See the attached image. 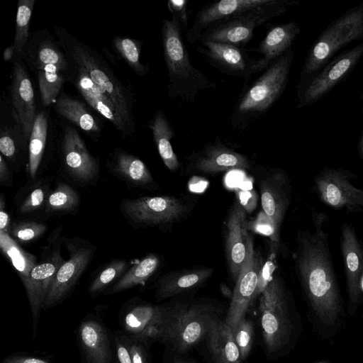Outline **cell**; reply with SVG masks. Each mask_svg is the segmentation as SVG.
I'll use <instances>...</instances> for the list:
<instances>
[{
	"instance_id": "1",
	"label": "cell",
	"mask_w": 363,
	"mask_h": 363,
	"mask_svg": "<svg viewBox=\"0 0 363 363\" xmlns=\"http://www.w3.org/2000/svg\"><path fill=\"white\" fill-rule=\"evenodd\" d=\"M54 32L67 59V81L123 137L133 134L135 123L130 90L118 79L95 50L62 27H55Z\"/></svg>"
},
{
	"instance_id": "2",
	"label": "cell",
	"mask_w": 363,
	"mask_h": 363,
	"mask_svg": "<svg viewBox=\"0 0 363 363\" xmlns=\"http://www.w3.org/2000/svg\"><path fill=\"white\" fill-rule=\"evenodd\" d=\"M328 218L315 213V232L300 231L294 254L297 276L313 310L320 320L335 325L341 311V298L328 245V234L323 229Z\"/></svg>"
},
{
	"instance_id": "3",
	"label": "cell",
	"mask_w": 363,
	"mask_h": 363,
	"mask_svg": "<svg viewBox=\"0 0 363 363\" xmlns=\"http://www.w3.org/2000/svg\"><path fill=\"white\" fill-rule=\"evenodd\" d=\"M294 55L291 48L270 64L250 86L242 89L230 118L233 129L245 130L279 99L287 86Z\"/></svg>"
},
{
	"instance_id": "4",
	"label": "cell",
	"mask_w": 363,
	"mask_h": 363,
	"mask_svg": "<svg viewBox=\"0 0 363 363\" xmlns=\"http://www.w3.org/2000/svg\"><path fill=\"white\" fill-rule=\"evenodd\" d=\"M182 29L175 19H165L162 22V47L169 79L167 94L169 98H179L191 104L201 91L216 89L218 84L191 64Z\"/></svg>"
},
{
	"instance_id": "5",
	"label": "cell",
	"mask_w": 363,
	"mask_h": 363,
	"mask_svg": "<svg viewBox=\"0 0 363 363\" xmlns=\"http://www.w3.org/2000/svg\"><path fill=\"white\" fill-rule=\"evenodd\" d=\"M21 57L37 77L43 106H48L67 81L68 62L64 50L57 39L42 30L29 38Z\"/></svg>"
},
{
	"instance_id": "6",
	"label": "cell",
	"mask_w": 363,
	"mask_h": 363,
	"mask_svg": "<svg viewBox=\"0 0 363 363\" xmlns=\"http://www.w3.org/2000/svg\"><path fill=\"white\" fill-rule=\"evenodd\" d=\"M363 39V4L348 9L333 21L313 43L297 84L299 97L311 79L343 46Z\"/></svg>"
},
{
	"instance_id": "7",
	"label": "cell",
	"mask_w": 363,
	"mask_h": 363,
	"mask_svg": "<svg viewBox=\"0 0 363 363\" xmlns=\"http://www.w3.org/2000/svg\"><path fill=\"white\" fill-rule=\"evenodd\" d=\"M213 315L206 304L166 307L153 340L169 342L179 352H184L206 335Z\"/></svg>"
},
{
	"instance_id": "8",
	"label": "cell",
	"mask_w": 363,
	"mask_h": 363,
	"mask_svg": "<svg viewBox=\"0 0 363 363\" xmlns=\"http://www.w3.org/2000/svg\"><path fill=\"white\" fill-rule=\"evenodd\" d=\"M297 4L298 1L294 0H274L208 28L199 41L210 40L242 47L251 40L255 28L284 14L289 7Z\"/></svg>"
},
{
	"instance_id": "9",
	"label": "cell",
	"mask_w": 363,
	"mask_h": 363,
	"mask_svg": "<svg viewBox=\"0 0 363 363\" xmlns=\"http://www.w3.org/2000/svg\"><path fill=\"white\" fill-rule=\"evenodd\" d=\"M62 231V226L60 225L50 234L48 244L42 247L40 262L23 284L31 309L34 335L48 292L59 269L65 261L61 255L64 238L61 236Z\"/></svg>"
},
{
	"instance_id": "10",
	"label": "cell",
	"mask_w": 363,
	"mask_h": 363,
	"mask_svg": "<svg viewBox=\"0 0 363 363\" xmlns=\"http://www.w3.org/2000/svg\"><path fill=\"white\" fill-rule=\"evenodd\" d=\"M260 324L266 347L274 352L284 346L290 334L285 293L279 277L268 281L261 291Z\"/></svg>"
},
{
	"instance_id": "11",
	"label": "cell",
	"mask_w": 363,
	"mask_h": 363,
	"mask_svg": "<svg viewBox=\"0 0 363 363\" xmlns=\"http://www.w3.org/2000/svg\"><path fill=\"white\" fill-rule=\"evenodd\" d=\"M120 206L124 218L134 229L174 223L188 209L183 201L169 195L123 199Z\"/></svg>"
},
{
	"instance_id": "12",
	"label": "cell",
	"mask_w": 363,
	"mask_h": 363,
	"mask_svg": "<svg viewBox=\"0 0 363 363\" xmlns=\"http://www.w3.org/2000/svg\"><path fill=\"white\" fill-rule=\"evenodd\" d=\"M69 259L59 269L43 305L48 310L64 301L73 291L94 256L96 247L79 237L63 238Z\"/></svg>"
},
{
	"instance_id": "13",
	"label": "cell",
	"mask_w": 363,
	"mask_h": 363,
	"mask_svg": "<svg viewBox=\"0 0 363 363\" xmlns=\"http://www.w3.org/2000/svg\"><path fill=\"white\" fill-rule=\"evenodd\" d=\"M357 175L342 168L325 167L314 178V189L319 199L347 213L363 212V189L350 182Z\"/></svg>"
},
{
	"instance_id": "14",
	"label": "cell",
	"mask_w": 363,
	"mask_h": 363,
	"mask_svg": "<svg viewBox=\"0 0 363 363\" xmlns=\"http://www.w3.org/2000/svg\"><path fill=\"white\" fill-rule=\"evenodd\" d=\"M261 257L255 250L252 236L250 239L247 256L235 284L230 307L224 321L232 330L245 314L260 287L263 269Z\"/></svg>"
},
{
	"instance_id": "15",
	"label": "cell",
	"mask_w": 363,
	"mask_h": 363,
	"mask_svg": "<svg viewBox=\"0 0 363 363\" xmlns=\"http://www.w3.org/2000/svg\"><path fill=\"white\" fill-rule=\"evenodd\" d=\"M363 55V43L330 61L309 82L298 97L297 108L311 105L324 96L353 70Z\"/></svg>"
},
{
	"instance_id": "16",
	"label": "cell",
	"mask_w": 363,
	"mask_h": 363,
	"mask_svg": "<svg viewBox=\"0 0 363 363\" xmlns=\"http://www.w3.org/2000/svg\"><path fill=\"white\" fill-rule=\"evenodd\" d=\"M60 159L63 171L73 181L85 185L97 180L99 162L89 152L84 140L73 127L67 126L64 130Z\"/></svg>"
},
{
	"instance_id": "17",
	"label": "cell",
	"mask_w": 363,
	"mask_h": 363,
	"mask_svg": "<svg viewBox=\"0 0 363 363\" xmlns=\"http://www.w3.org/2000/svg\"><path fill=\"white\" fill-rule=\"evenodd\" d=\"M197 52L219 72L242 78L244 87L255 75L257 60L250 57L242 47L210 40L200 41Z\"/></svg>"
},
{
	"instance_id": "18",
	"label": "cell",
	"mask_w": 363,
	"mask_h": 363,
	"mask_svg": "<svg viewBox=\"0 0 363 363\" xmlns=\"http://www.w3.org/2000/svg\"><path fill=\"white\" fill-rule=\"evenodd\" d=\"M9 92L22 135L29 141L37 115L35 94L25 64L19 57L13 65Z\"/></svg>"
},
{
	"instance_id": "19",
	"label": "cell",
	"mask_w": 363,
	"mask_h": 363,
	"mask_svg": "<svg viewBox=\"0 0 363 363\" xmlns=\"http://www.w3.org/2000/svg\"><path fill=\"white\" fill-rule=\"evenodd\" d=\"M247 211L236 200L226 221L225 250L228 270L236 281L247 259L248 245L252 235L247 229Z\"/></svg>"
},
{
	"instance_id": "20",
	"label": "cell",
	"mask_w": 363,
	"mask_h": 363,
	"mask_svg": "<svg viewBox=\"0 0 363 363\" xmlns=\"http://www.w3.org/2000/svg\"><path fill=\"white\" fill-rule=\"evenodd\" d=\"M189 167L199 173L214 174L233 169H247L250 163L246 156L228 147L216 136L213 142L189 157Z\"/></svg>"
},
{
	"instance_id": "21",
	"label": "cell",
	"mask_w": 363,
	"mask_h": 363,
	"mask_svg": "<svg viewBox=\"0 0 363 363\" xmlns=\"http://www.w3.org/2000/svg\"><path fill=\"white\" fill-rule=\"evenodd\" d=\"M274 0H222L206 5L200 9L190 28L186 40L189 43L199 41L201 34L209 27L225 21L238 13L272 2Z\"/></svg>"
},
{
	"instance_id": "22",
	"label": "cell",
	"mask_w": 363,
	"mask_h": 363,
	"mask_svg": "<svg viewBox=\"0 0 363 363\" xmlns=\"http://www.w3.org/2000/svg\"><path fill=\"white\" fill-rule=\"evenodd\" d=\"M340 248L349 295L350 310L358 302L360 279L363 274V246L354 227L347 223L341 227Z\"/></svg>"
},
{
	"instance_id": "23",
	"label": "cell",
	"mask_w": 363,
	"mask_h": 363,
	"mask_svg": "<svg viewBox=\"0 0 363 363\" xmlns=\"http://www.w3.org/2000/svg\"><path fill=\"white\" fill-rule=\"evenodd\" d=\"M165 309V306L131 300L122 312L121 325L125 333L152 341Z\"/></svg>"
},
{
	"instance_id": "24",
	"label": "cell",
	"mask_w": 363,
	"mask_h": 363,
	"mask_svg": "<svg viewBox=\"0 0 363 363\" xmlns=\"http://www.w3.org/2000/svg\"><path fill=\"white\" fill-rule=\"evenodd\" d=\"M79 347L86 363H111L112 351L106 327L94 317L84 318L77 329Z\"/></svg>"
},
{
	"instance_id": "25",
	"label": "cell",
	"mask_w": 363,
	"mask_h": 363,
	"mask_svg": "<svg viewBox=\"0 0 363 363\" xmlns=\"http://www.w3.org/2000/svg\"><path fill=\"white\" fill-rule=\"evenodd\" d=\"M300 31L298 23L294 21L268 26L265 37L254 50L262 55L256 61L255 74L263 72L274 60L292 48V43Z\"/></svg>"
},
{
	"instance_id": "26",
	"label": "cell",
	"mask_w": 363,
	"mask_h": 363,
	"mask_svg": "<svg viewBox=\"0 0 363 363\" xmlns=\"http://www.w3.org/2000/svg\"><path fill=\"white\" fill-rule=\"evenodd\" d=\"M262 211L281 225L291 202V185L283 171H277L259 184Z\"/></svg>"
},
{
	"instance_id": "27",
	"label": "cell",
	"mask_w": 363,
	"mask_h": 363,
	"mask_svg": "<svg viewBox=\"0 0 363 363\" xmlns=\"http://www.w3.org/2000/svg\"><path fill=\"white\" fill-rule=\"evenodd\" d=\"M109 172L131 188L154 190L157 187L147 165L137 156L116 148L108 164Z\"/></svg>"
},
{
	"instance_id": "28",
	"label": "cell",
	"mask_w": 363,
	"mask_h": 363,
	"mask_svg": "<svg viewBox=\"0 0 363 363\" xmlns=\"http://www.w3.org/2000/svg\"><path fill=\"white\" fill-rule=\"evenodd\" d=\"M213 272V269L206 267L171 272L157 281L155 298L161 301L197 288L206 282Z\"/></svg>"
},
{
	"instance_id": "29",
	"label": "cell",
	"mask_w": 363,
	"mask_h": 363,
	"mask_svg": "<svg viewBox=\"0 0 363 363\" xmlns=\"http://www.w3.org/2000/svg\"><path fill=\"white\" fill-rule=\"evenodd\" d=\"M216 363H240L241 357L232 329L224 321L213 316L206 335Z\"/></svg>"
},
{
	"instance_id": "30",
	"label": "cell",
	"mask_w": 363,
	"mask_h": 363,
	"mask_svg": "<svg viewBox=\"0 0 363 363\" xmlns=\"http://www.w3.org/2000/svg\"><path fill=\"white\" fill-rule=\"evenodd\" d=\"M54 108L57 114L88 134H96L101 131L99 121L81 101L62 93L55 101Z\"/></svg>"
},
{
	"instance_id": "31",
	"label": "cell",
	"mask_w": 363,
	"mask_h": 363,
	"mask_svg": "<svg viewBox=\"0 0 363 363\" xmlns=\"http://www.w3.org/2000/svg\"><path fill=\"white\" fill-rule=\"evenodd\" d=\"M149 128L164 164L168 169L175 171L179 167V160L171 143L175 133L162 110H157L155 113L150 121Z\"/></svg>"
},
{
	"instance_id": "32",
	"label": "cell",
	"mask_w": 363,
	"mask_h": 363,
	"mask_svg": "<svg viewBox=\"0 0 363 363\" xmlns=\"http://www.w3.org/2000/svg\"><path fill=\"white\" fill-rule=\"evenodd\" d=\"M48 128L47 113H37L28 141L26 172L29 184L33 182L39 171L46 147Z\"/></svg>"
},
{
	"instance_id": "33",
	"label": "cell",
	"mask_w": 363,
	"mask_h": 363,
	"mask_svg": "<svg viewBox=\"0 0 363 363\" xmlns=\"http://www.w3.org/2000/svg\"><path fill=\"white\" fill-rule=\"evenodd\" d=\"M160 264V257L150 253L134 264L125 274L104 293L111 295L128 290L135 286L145 283L158 269Z\"/></svg>"
},
{
	"instance_id": "34",
	"label": "cell",
	"mask_w": 363,
	"mask_h": 363,
	"mask_svg": "<svg viewBox=\"0 0 363 363\" xmlns=\"http://www.w3.org/2000/svg\"><path fill=\"white\" fill-rule=\"evenodd\" d=\"M0 248L24 284L38 263L36 256L24 250L8 233L3 231H0Z\"/></svg>"
},
{
	"instance_id": "35",
	"label": "cell",
	"mask_w": 363,
	"mask_h": 363,
	"mask_svg": "<svg viewBox=\"0 0 363 363\" xmlns=\"http://www.w3.org/2000/svg\"><path fill=\"white\" fill-rule=\"evenodd\" d=\"M80 204V196L70 185L58 183L51 190L45 206V211L49 215H64L77 212Z\"/></svg>"
},
{
	"instance_id": "36",
	"label": "cell",
	"mask_w": 363,
	"mask_h": 363,
	"mask_svg": "<svg viewBox=\"0 0 363 363\" xmlns=\"http://www.w3.org/2000/svg\"><path fill=\"white\" fill-rule=\"evenodd\" d=\"M129 269V262L124 259L108 262L94 277L89 287V294L96 297L104 293Z\"/></svg>"
},
{
	"instance_id": "37",
	"label": "cell",
	"mask_w": 363,
	"mask_h": 363,
	"mask_svg": "<svg viewBox=\"0 0 363 363\" xmlns=\"http://www.w3.org/2000/svg\"><path fill=\"white\" fill-rule=\"evenodd\" d=\"M113 47L136 74L145 76L149 71V66L140 62V57L142 41L126 37H116L113 40Z\"/></svg>"
},
{
	"instance_id": "38",
	"label": "cell",
	"mask_w": 363,
	"mask_h": 363,
	"mask_svg": "<svg viewBox=\"0 0 363 363\" xmlns=\"http://www.w3.org/2000/svg\"><path fill=\"white\" fill-rule=\"evenodd\" d=\"M21 199L18 203V212L25 215L45 208L51 191L49 183L44 179L29 184Z\"/></svg>"
},
{
	"instance_id": "39",
	"label": "cell",
	"mask_w": 363,
	"mask_h": 363,
	"mask_svg": "<svg viewBox=\"0 0 363 363\" xmlns=\"http://www.w3.org/2000/svg\"><path fill=\"white\" fill-rule=\"evenodd\" d=\"M35 0H19L16 18V32L13 40L16 55L21 57L23 48L29 40V25Z\"/></svg>"
},
{
	"instance_id": "40",
	"label": "cell",
	"mask_w": 363,
	"mask_h": 363,
	"mask_svg": "<svg viewBox=\"0 0 363 363\" xmlns=\"http://www.w3.org/2000/svg\"><path fill=\"white\" fill-rule=\"evenodd\" d=\"M48 225L43 223L26 220L11 223L9 234L18 244L35 242L48 230Z\"/></svg>"
},
{
	"instance_id": "41",
	"label": "cell",
	"mask_w": 363,
	"mask_h": 363,
	"mask_svg": "<svg viewBox=\"0 0 363 363\" xmlns=\"http://www.w3.org/2000/svg\"><path fill=\"white\" fill-rule=\"evenodd\" d=\"M246 226L247 230L269 238L272 245L278 247L280 226L263 211H259L253 220L247 221Z\"/></svg>"
},
{
	"instance_id": "42",
	"label": "cell",
	"mask_w": 363,
	"mask_h": 363,
	"mask_svg": "<svg viewBox=\"0 0 363 363\" xmlns=\"http://www.w3.org/2000/svg\"><path fill=\"white\" fill-rule=\"evenodd\" d=\"M232 332L239 349L241 359H245L250 354L253 344V323L244 318Z\"/></svg>"
},
{
	"instance_id": "43",
	"label": "cell",
	"mask_w": 363,
	"mask_h": 363,
	"mask_svg": "<svg viewBox=\"0 0 363 363\" xmlns=\"http://www.w3.org/2000/svg\"><path fill=\"white\" fill-rule=\"evenodd\" d=\"M23 147V146H20L16 143L10 134L1 133L0 138L1 155L11 165L12 164L11 168L13 169L18 170L22 165V162H23L20 153Z\"/></svg>"
},
{
	"instance_id": "44",
	"label": "cell",
	"mask_w": 363,
	"mask_h": 363,
	"mask_svg": "<svg viewBox=\"0 0 363 363\" xmlns=\"http://www.w3.org/2000/svg\"><path fill=\"white\" fill-rule=\"evenodd\" d=\"M127 334V333H126ZM131 353L132 363H150L146 340L127 334Z\"/></svg>"
},
{
	"instance_id": "45",
	"label": "cell",
	"mask_w": 363,
	"mask_h": 363,
	"mask_svg": "<svg viewBox=\"0 0 363 363\" xmlns=\"http://www.w3.org/2000/svg\"><path fill=\"white\" fill-rule=\"evenodd\" d=\"M116 363H132L128 335L123 332H116L114 337Z\"/></svg>"
},
{
	"instance_id": "46",
	"label": "cell",
	"mask_w": 363,
	"mask_h": 363,
	"mask_svg": "<svg viewBox=\"0 0 363 363\" xmlns=\"http://www.w3.org/2000/svg\"><path fill=\"white\" fill-rule=\"evenodd\" d=\"M188 1L186 0H169L167 9L171 13L172 18L179 22L182 28H186L188 26L187 16Z\"/></svg>"
},
{
	"instance_id": "47",
	"label": "cell",
	"mask_w": 363,
	"mask_h": 363,
	"mask_svg": "<svg viewBox=\"0 0 363 363\" xmlns=\"http://www.w3.org/2000/svg\"><path fill=\"white\" fill-rule=\"evenodd\" d=\"M11 225V218L6 210V202L4 194H0V231L9 232Z\"/></svg>"
},
{
	"instance_id": "48",
	"label": "cell",
	"mask_w": 363,
	"mask_h": 363,
	"mask_svg": "<svg viewBox=\"0 0 363 363\" xmlns=\"http://www.w3.org/2000/svg\"><path fill=\"white\" fill-rule=\"evenodd\" d=\"M237 197L238 201L247 212L251 211L254 208V204L256 203V201L250 200V199H257L256 194L253 191L238 189L237 191Z\"/></svg>"
},
{
	"instance_id": "49",
	"label": "cell",
	"mask_w": 363,
	"mask_h": 363,
	"mask_svg": "<svg viewBox=\"0 0 363 363\" xmlns=\"http://www.w3.org/2000/svg\"><path fill=\"white\" fill-rule=\"evenodd\" d=\"M13 175L11 167L5 158L0 155V184L1 186H10L12 185Z\"/></svg>"
},
{
	"instance_id": "50",
	"label": "cell",
	"mask_w": 363,
	"mask_h": 363,
	"mask_svg": "<svg viewBox=\"0 0 363 363\" xmlns=\"http://www.w3.org/2000/svg\"><path fill=\"white\" fill-rule=\"evenodd\" d=\"M1 363H50L43 358L13 354L5 357Z\"/></svg>"
},
{
	"instance_id": "51",
	"label": "cell",
	"mask_w": 363,
	"mask_h": 363,
	"mask_svg": "<svg viewBox=\"0 0 363 363\" xmlns=\"http://www.w3.org/2000/svg\"><path fill=\"white\" fill-rule=\"evenodd\" d=\"M14 55H16L15 48L12 44L4 51L3 59L4 61H9L12 59Z\"/></svg>"
},
{
	"instance_id": "52",
	"label": "cell",
	"mask_w": 363,
	"mask_h": 363,
	"mask_svg": "<svg viewBox=\"0 0 363 363\" xmlns=\"http://www.w3.org/2000/svg\"><path fill=\"white\" fill-rule=\"evenodd\" d=\"M358 150L359 152V155H360L362 159L363 160V130L361 133L359 145H358Z\"/></svg>"
},
{
	"instance_id": "53",
	"label": "cell",
	"mask_w": 363,
	"mask_h": 363,
	"mask_svg": "<svg viewBox=\"0 0 363 363\" xmlns=\"http://www.w3.org/2000/svg\"><path fill=\"white\" fill-rule=\"evenodd\" d=\"M359 287H360V291L363 292V274H362L361 279H360Z\"/></svg>"
},
{
	"instance_id": "54",
	"label": "cell",
	"mask_w": 363,
	"mask_h": 363,
	"mask_svg": "<svg viewBox=\"0 0 363 363\" xmlns=\"http://www.w3.org/2000/svg\"><path fill=\"white\" fill-rule=\"evenodd\" d=\"M174 363H188V362L182 361V360H177V361H174Z\"/></svg>"
},
{
	"instance_id": "55",
	"label": "cell",
	"mask_w": 363,
	"mask_h": 363,
	"mask_svg": "<svg viewBox=\"0 0 363 363\" xmlns=\"http://www.w3.org/2000/svg\"><path fill=\"white\" fill-rule=\"evenodd\" d=\"M361 97L363 99V93H362V96H361ZM362 112H363V109H362Z\"/></svg>"
},
{
	"instance_id": "56",
	"label": "cell",
	"mask_w": 363,
	"mask_h": 363,
	"mask_svg": "<svg viewBox=\"0 0 363 363\" xmlns=\"http://www.w3.org/2000/svg\"><path fill=\"white\" fill-rule=\"evenodd\" d=\"M320 363H325V362H320Z\"/></svg>"
}]
</instances>
